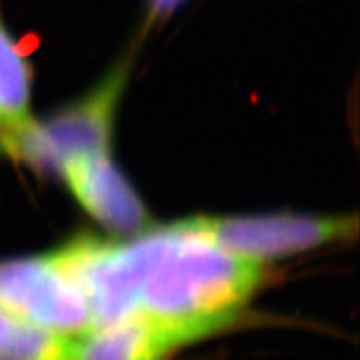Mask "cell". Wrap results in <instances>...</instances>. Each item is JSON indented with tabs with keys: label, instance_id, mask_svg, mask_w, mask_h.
I'll use <instances>...</instances> for the list:
<instances>
[{
	"label": "cell",
	"instance_id": "6da1fadb",
	"mask_svg": "<svg viewBox=\"0 0 360 360\" xmlns=\"http://www.w3.org/2000/svg\"><path fill=\"white\" fill-rule=\"evenodd\" d=\"M124 245L137 285V315L167 328L180 345L233 321L262 278V264L220 249L191 220Z\"/></svg>",
	"mask_w": 360,
	"mask_h": 360
},
{
	"label": "cell",
	"instance_id": "7a4b0ae2",
	"mask_svg": "<svg viewBox=\"0 0 360 360\" xmlns=\"http://www.w3.org/2000/svg\"><path fill=\"white\" fill-rule=\"evenodd\" d=\"M132 62L120 58L87 94L40 120L0 137V154L24 160L40 174L60 175L67 162L109 152L120 98Z\"/></svg>",
	"mask_w": 360,
	"mask_h": 360
},
{
	"label": "cell",
	"instance_id": "3957f363",
	"mask_svg": "<svg viewBox=\"0 0 360 360\" xmlns=\"http://www.w3.org/2000/svg\"><path fill=\"white\" fill-rule=\"evenodd\" d=\"M0 309L67 339L92 330L82 292L52 254L0 262Z\"/></svg>",
	"mask_w": 360,
	"mask_h": 360
},
{
	"label": "cell",
	"instance_id": "277c9868",
	"mask_svg": "<svg viewBox=\"0 0 360 360\" xmlns=\"http://www.w3.org/2000/svg\"><path fill=\"white\" fill-rule=\"evenodd\" d=\"M192 227L237 257L262 260L299 254L357 231L355 217H310V215H257V217H197Z\"/></svg>",
	"mask_w": 360,
	"mask_h": 360
},
{
	"label": "cell",
	"instance_id": "5b68a950",
	"mask_svg": "<svg viewBox=\"0 0 360 360\" xmlns=\"http://www.w3.org/2000/svg\"><path fill=\"white\" fill-rule=\"evenodd\" d=\"M60 177L84 210L103 227L134 233L148 225L146 205L117 169L109 152L69 160L62 167Z\"/></svg>",
	"mask_w": 360,
	"mask_h": 360
},
{
	"label": "cell",
	"instance_id": "8992f818",
	"mask_svg": "<svg viewBox=\"0 0 360 360\" xmlns=\"http://www.w3.org/2000/svg\"><path fill=\"white\" fill-rule=\"evenodd\" d=\"M180 342L142 315L72 339L69 360H164Z\"/></svg>",
	"mask_w": 360,
	"mask_h": 360
},
{
	"label": "cell",
	"instance_id": "52a82bcc",
	"mask_svg": "<svg viewBox=\"0 0 360 360\" xmlns=\"http://www.w3.org/2000/svg\"><path fill=\"white\" fill-rule=\"evenodd\" d=\"M30 96L32 69L19 44L0 20V117L7 124V134L32 119L29 112Z\"/></svg>",
	"mask_w": 360,
	"mask_h": 360
},
{
	"label": "cell",
	"instance_id": "ba28073f",
	"mask_svg": "<svg viewBox=\"0 0 360 360\" xmlns=\"http://www.w3.org/2000/svg\"><path fill=\"white\" fill-rule=\"evenodd\" d=\"M70 344L0 309V360H69Z\"/></svg>",
	"mask_w": 360,
	"mask_h": 360
},
{
	"label": "cell",
	"instance_id": "9c48e42d",
	"mask_svg": "<svg viewBox=\"0 0 360 360\" xmlns=\"http://www.w3.org/2000/svg\"><path fill=\"white\" fill-rule=\"evenodd\" d=\"M184 2L186 0H148V13L152 19H162V17L170 15Z\"/></svg>",
	"mask_w": 360,
	"mask_h": 360
},
{
	"label": "cell",
	"instance_id": "30bf717a",
	"mask_svg": "<svg viewBox=\"0 0 360 360\" xmlns=\"http://www.w3.org/2000/svg\"><path fill=\"white\" fill-rule=\"evenodd\" d=\"M7 132H8L7 124L4 122V119H2V117H0V135H4V134H7Z\"/></svg>",
	"mask_w": 360,
	"mask_h": 360
}]
</instances>
